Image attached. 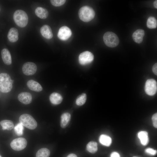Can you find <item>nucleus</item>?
Listing matches in <instances>:
<instances>
[{"label":"nucleus","instance_id":"f257e3e1","mask_svg":"<svg viewBox=\"0 0 157 157\" xmlns=\"http://www.w3.org/2000/svg\"><path fill=\"white\" fill-rule=\"evenodd\" d=\"M13 81L6 73L0 74V91L3 93L10 92L13 88Z\"/></svg>","mask_w":157,"mask_h":157},{"label":"nucleus","instance_id":"f03ea898","mask_svg":"<svg viewBox=\"0 0 157 157\" xmlns=\"http://www.w3.org/2000/svg\"><path fill=\"white\" fill-rule=\"evenodd\" d=\"M78 14L80 19L85 22L91 21L95 15L94 10L88 6H84L81 8L79 10Z\"/></svg>","mask_w":157,"mask_h":157},{"label":"nucleus","instance_id":"7ed1b4c3","mask_svg":"<svg viewBox=\"0 0 157 157\" xmlns=\"http://www.w3.org/2000/svg\"><path fill=\"white\" fill-rule=\"evenodd\" d=\"M13 18L16 24L20 27H25L28 24V16L23 10H16L14 13Z\"/></svg>","mask_w":157,"mask_h":157},{"label":"nucleus","instance_id":"20e7f679","mask_svg":"<svg viewBox=\"0 0 157 157\" xmlns=\"http://www.w3.org/2000/svg\"><path fill=\"white\" fill-rule=\"evenodd\" d=\"M19 120L23 126L30 129H34L37 126V122L35 119L28 114H24L21 115Z\"/></svg>","mask_w":157,"mask_h":157},{"label":"nucleus","instance_id":"39448f33","mask_svg":"<svg viewBox=\"0 0 157 157\" xmlns=\"http://www.w3.org/2000/svg\"><path fill=\"white\" fill-rule=\"evenodd\" d=\"M103 40L105 44L110 47H115L119 44V40L117 35L111 32H106L103 36Z\"/></svg>","mask_w":157,"mask_h":157},{"label":"nucleus","instance_id":"423d86ee","mask_svg":"<svg viewBox=\"0 0 157 157\" xmlns=\"http://www.w3.org/2000/svg\"><path fill=\"white\" fill-rule=\"evenodd\" d=\"M144 90L148 95L153 96L155 95L157 91L156 81L153 79H148L145 83Z\"/></svg>","mask_w":157,"mask_h":157},{"label":"nucleus","instance_id":"0eeeda50","mask_svg":"<svg viewBox=\"0 0 157 157\" xmlns=\"http://www.w3.org/2000/svg\"><path fill=\"white\" fill-rule=\"evenodd\" d=\"M27 142L26 139L23 138H19L13 140L10 145L13 150L19 151L24 149L26 147Z\"/></svg>","mask_w":157,"mask_h":157},{"label":"nucleus","instance_id":"6e6552de","mask_svg":"<svg viewBox=\"0 0 157 157\" xmlns=\"http://www.w3.org/2000/svg\"><path fill=\"white\" fill-rule=\"evenodd\" d=\"M94 58V55L91 52L86 51L80 54L78 57V61L81 65H85L91 63Z\"/></svg>","mask_w":157,"mask_h":157},{"label":"nucleus","instance_id":"1a4fd4ad","mask_svg":"<svg viewBox=\"0 0 157 157\" xmlns=\"http://www.w3.org/2000/svg\"><path fill=\"white\" fill-rule=\"evenodd\" d=\"M37 70L35 64L31 62H27L23 65L22 71L23 73L27 76L32 75L34 74Z\"/></svg>","mask_w":157,"mask_h":157},{"label":"nucleus","instance_id":"9d476101","mask_svg":"<svg viewBox=\"0 0 157 157\" xmlns=\"http://www.w3.org/2000/svg\"><path fill=\"white\" fill-rule=\"evenodd\" d=\"M72 34L70 29L66 26H63L59 29L58 37L60 40H65L68 39L71 36Z\"/></svg>","mask_w":157,"mask_h":157},{"label":"nucleus","instance_id":"9b49d317","mask_svg":"<svg viewBox=\"0 0 157 157\" xmlns=\"http://www.w3.org/2000/svg\"><path fill=\"white\" fill-rule=\"evenodd\" d=\"M18 100L22 103L25 104H30L32 101L31 94L28 92H22L18 96Z\"/></svg>","mask_w":157,"mask_h":157},{"label":"nucleus","instance_id":"f8f14e48","mask_svg":"<svg viewBox=\"0 0 157 157\" xmlns=\"http://www.w3.org/2000/svg\"><path fill=\"white\" fill-rule=\"evenodd\" d=\"M40 31L42 35L47 39H51L53 37V34L51 28L47 25L42 26L40 28Z\"/></svg>","mask_w":157,"mask_h":157},{"label":"nucleus","instance_id":"ddd939ff","mask_svg":"<svg viewBox=\"0 0 157 157\" xmlns=\"http://www.w3.org/2000/svg\"><path fill=\"white\" fill-rule=\"evenodd\" d=\"M145 34L144 30L139 29L135 31L132 35V38L133 40L137 43H140L143 40V38Z\"/></svg>","mask_w":157,"mask_h":157},{"label":"nucleus","instance_id":"4468645a","mask_svg":"<svg viewBox=\"0 0 157 157\" xmlns=\"http://www.w3.org/2000/svg\"><path fill=\"white\" fill-rule=\"evenodd\" d=\"M19 33L17 29L12 28L9 30L7 35L9 40L12 42H14L18 39Z\"/></svg>","mask_w":157,"mask_h":157},{"label":"nucleus","instance_id":"2eb2a0df","mask_svg":"<svg viewBox=\"0 0 157 157\" xmlns=\"http://www.w3.org/2000/svg\"><path fill=\"white\" fill-rule=\"evenodd\" d=\"M1 57L4 63L6 65H9L12 63V59L10 53L7 49H3L1 51Z\"/></svg>","mask_w":157,"mask_h":157},{"label":"nucleus","instance_id":"dca6fc26","mask_svg":"<svg viewBox=\"0 0 157 157\" xmlns=\"http://www.w3.org/2000/svg\"><path fill=\"white\" fill-rule=\"evenodd\" d=\"M27 85L30 89L35 92H40L42 90L41 85L38 82L32 80L27 82Z\"/></svg>","mask_w":157,"mask_h":157},{"label":"nucleus","instance_id":"f3484780","mask_svg":"<svg viewBox=\"0 0 157 157\" xmlns=\"http://www.w3.org/2000/svg\"><path fill=\"white\" fill-rule=\"evenodd\" d=\"M49 100L52 104L54 105L60 104L63 100L61 95L57 92H53L49 96Z\"/></svg>","mask_w":157,"mask_h":157},{"label":"nucleus","instance_id":"a211bd4d","mask_svg":"<svg viewBox=\"0 0 157 157\" xmlns=\"http://www.w3.org/2000/svg\"><path fill=\"white\" fill-rule=\"evenodd\" d=\"M71 117V115L68 113H65L62 114L60 121V126L62 128H65L68 125Z\"/></svg>","mask_w":157,"mask_h":157},{"label":"nucleus","instance_id":"6ab92c4d","mask_svg":"<svg viewBox=\"0 0 157 157\" xmlns=\"http://www.w3.org/2000/svg\"><path fill=\"white\" fill-rule=\"evenodd\" d=\"M35 13L38 17L42 19H46L49 15L47 10L46 9L41 7H38L36 8Z\"/></svg>","mask_w":157,"mask_h":157},{"label":"nucleus","instance_id":"aec40b11","mask_svg":"<svg viewBox=\"0 0 157 157\" xmlns=\"http://www.w3.org/2000/svg\"><path fill=\"white\" fill-rule=\"evenodd\" d=\"M138 136L142 145H146L148 144L149 138L147 132L145 131H140L138 133Z\"/></svg>","mask_w":157,"mask_h":157},{"label":"nucleus","instance_id":"412c9836","mask_svg":"<svg viewBox=\"0 0 157 157\" xmlns=\"http://www.w3.org/2000/svg\"><path fill=\"white\" fill-rule=\"evenodd\" d=\"M99 141L102 144L105 146H109L112 143V139L109 136L102 134L99 137Z\"/></svg>","mask_w":157,"mask_h":157},{"label":"nucleus","instance_id":"4be33fe9","mask_svg":"<svg viewBox=\"0 0 157 157\" xmlns=\"http://www.w3.org/2000/svg\"><path fill=\"white\" fill-rule=\"evenodd\" d=\"M0 124L2 127L3 130H10L14 127V125L12 121L11 120H4L0 122Z\"/></svg>","mask_w":157,"mask_h":157},{"label":"nucleus","instance_id":"5701e85b","mask_svg":"<svg viewBox=\"0 0 157 157\" xmlns=\"http://www.w3.org/2000/svg\"><path fill=\"white\" fill-rule=\"evenodd\" d=\"M86 148L89 152L94 154L97 152L98 150L97 143L94 141H90L87 144Z\"/></svg>","mask_w":157,"mask_h":157},{"label":"nucleus","instance_id":"b1692460","mask_svg":"<svg viewBox=\"0 0 157 157\" xmlns=\"http://www.w3.org/2000/svg\"><path fill=\"white\" fill-rule=\"evenodd\" d=\"M50 151L47 148H42L39 149L37 152L36 157H49Z\"/></svg>","mask_w":157,"mask_h":157},{"label":"nucleus","instance_id":"393cba45","mask_svg":"<svg viewBox=\"0 0 157 157\" xmlns=\"http://www.w3.org/2000/svg\"><path fill=\"white\" fill-rule=\"evenodd\" d=\"M147 26L150 29L156 28L157 26V21L156 19L153 17H149L147 21Z\"/></svg>","mask_w":157,"mask_h":157},{"label":"nucleus","instance_id":"a878e982","mask_svg":"<svg viewBox=\"0 0 157 157\" xmlns=\"http://www.w3.org/2000/svg\"><path fill=\"white\" fill-rule=\"evenodd\" d=\"M87 99V95L85 93H83L79 95L77 98L76 103L77 105L81 106L83 105Z\"/></svg>","mask_w":157,"mask_h":157},{"label":"nucleus","instance_id":"bb28decb","mask_svg":"<svg viewBox=\"0 0 157 157\" xmlns=\"http://www.w3.org/2000/svg\"><path fill=\"white\" fill-rule=\"evenodd\" d=\"M14 129L16 134L18 136H21L23 134L24 128L23 126L20 123L17 124Z\"/></svg>","mask_w":157,"mask_h":157},{"label":"nucleus","instance_id":"cd10ccee","mask_svg":"<svg viewBox=\"0 0 157 157\" xmlns=\"http://www.w3.org/2000/svg\"><path fill=\"white\" fill-rule=\"evenodd\" d=\"M65 0H51V4L55 6H59L63 5L66 2Z\"/></svg>","mask_w":157,"mask_h":157},{"label":"nucleus","instance_id":"c85d7f7f","mask_svg":"<svg viewBox=\"0 0 157 157\" xmlns=\"http://www.w3.org/2000/svg\"><path fill=\"white\" fill-rule=\"evenodd\" d=\"M145 151L146 153L152 155H156L157 153L156 150H154L151 148H148L146 149Z\"/></svg>","mask_w":157,"mask_h":157},{"label":"nucleus","instance_id":"c756f323","mask_svg":"<svg viewBox=\"0 0 157 157\" xmlns=\"http://www.w3.org/2000/svg\"><path fill=\"white\" fill-rule=\"evenodd\" d=\"M153 126L156 128L157 127V113L153 115L152 117Z\"/></svg>","mask_w":157,"mask_h":157},{"label":"nucleus","instance_id":"7c9ffc66","mask_svg":"<svg viewBox=\"0 0 157 157\" xmlns=\"http://www.w3.org/2000/svg\"><path fill=\"white\" fill-rule=\"evenodd\" d=\"M152 70L154 74L157 75V63H155L153 66L152 68Z\"/></svg>","mask_w":157,"mask_h":157},{"label":"nucleus","instance_id":"2f4dec72","mask_svg":"<svg viewBox=\"0 0 157 157\" xmlns=\"http://www.w3.org/2000/svg\"><path fill=\"white\" fill-rule=\"evenodd\" d=\"M110 157H120V156L117 152H113L111 154Z\"/></svg>","mask_w":157,"mask_h":157},{"label":"nucleus","instance_id":"473e14b6","mask_svg":"<svg viewBox=\"0 0 157 157\" xmlns=\"http://www.w3.org/2000/svg\"><path fill=\"white\" fill-rule=\"evenodd\" d=\"M67 157H77V156L74 154H69Z\"/></svg>","mask_w":157,"mask_h":157},{"label":"nucleus","instance_id":"72a5a7b5","mask_svg":"<svg viewBox=\"0 0 157 157\" xmlns=\"http://www.w3.org/2000/svg\"><path fill=\"white\" fill-rule=\"evenodd\" d=\"M154 7L156 8H157V1L155 0L154 3Z\"/></svg>","mask_w":157,"mask_h":157},{"label":"nucleus","instance_id":"f704fd0d","mask_svg":"<svg viewBox=\"0 0 157 157\" xmlns=\"http://www.w3.org/2000/svg\"><path fill=\"white\" fill-rule=\"evenodd\" d=\"M0 157H1V156L0 155Z\"/></svg>","mask_w":157,"mask_h":157},{"label":"nucleus","instance_id":"c9c22d12","mask_svg":"<svg viewBox=\"0 0 157 157\" xmlns=\"http://www.w3.org/2000/svg\"><path fill=\"white\" fill-rule=\"evenodd\" d=\"M135 157V156H134V157Z\"/></svg>","mask_w":157,"mask_h":157},{"label":"nucleus","instance_id":"e433bc0d","mask_svg":"<svg viewBox=\"0 0 157 157\" xmlns=\"http://www.w3.org/2000/svg\"></svg>","mask_w":157,"mask_h":157}]
</instances>
